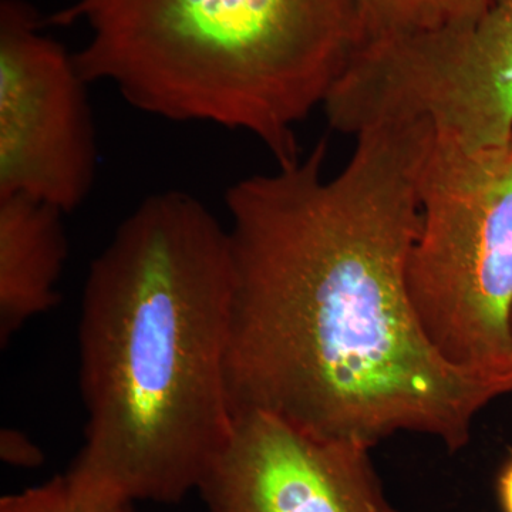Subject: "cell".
Returning <instances> with one entry per match:
<instances>
[{
    "mask_svg": "<svg viewBox=\"0 0 512 512\" xmlns=\"http://www.w3.org/2000/svg\"><path fill=\"white\" fill-rule=\"evenodd\" d=\"M355 137L335 177L323 175L320 140L296 163L225 195L234 412L272 414L369 450L416 433L457 451L501 393L440 356L407 292L434 131L402 121Z\"/></svg>",
    "mask_w": 512,
    "mask_h": 512,
    "instance_id": "6da1fadb",
    "label": "cell"
},
{
    "mask_svg": "<svg viewBox=\"0 0 512 512\" xmlns=\"http://www.w3.org/2000/svg\"><path fill=\"white\" fill-rule=\"evenodd\" d=\"M232 298L228 228L194 195L157 192L121 222L84 284L74 491L175 504L200 490L234 429Z\"/></svg>",
    "mask_w": 512,
    "mask_h": 512,
    "instance_id": "7a4b0ae2",
    "label": "cell"
},
{
    "mask_svg": "<svg viewBox=\"0 0 512 512\" xmlns=\"http://www.w3.org/2000/svg\"><path fill=\"white\" fill-rule=\"evenodd\" d=\"M74 55L89 83L171 121L245 131L278 167L301 158L295 127L323 106L360 45V0H77Z\"/></svg>",
    "mask_w": 512,
    "mask_h": 512,
    "instance_id": "3957f363",
    "label": "cell"
},
{
    "mask_svg": "<svg viewBox=\"0 0 512 512\" xmlns=\"http://www.w3.org/2000/svg\"><path fill=\"white\" fill-rule=\"evenodd\" d=\"M406 284L440 356L512 393V137L467 150L434 136Z\"/></svg>",
    "mask_w": 512,
    "mask_h": 512,
    "instance_id": "277c9868",
    "label": "cell"
},
{
    "mask_svg": "<svg viewBox=\"0 0 512 512\" xmlns=\"http://www.w3.org/2000/svg\"><path fill=\"white\" fill-rule=\"evenodd\" d=\"M356 130L423 120L467 150L512 137V0L471 22L360 46L338 87Z\"/></svg>",
    "mask_w": 512,
    "mask_h": 512,
    "instance_id": "5b68a950",
    "label": "cell"
},
{
    "mask_svg": "<svg viewBox=\"0 0 512 512\" xmlns=\"http://www.w3.org/2000/svg\"><path fill=\"white\" fill-rule=\"evenodd\" d=\"M25 0L0 2V195L70 212L92 191L97 137L74 55Z\"/></svg>",
    "mask_w": 512,
    "mask_h": 512,
    "instance_id": "8992f818",
    "label": "cell"
},
{
    "mask_svg": "<svg viewBox=\"0 0 512 512\" xmlns=\"http://www.w3.org/2000/svg\"><path fill=\"white\" fill-rule=\"evenodd\" d=\"M198 491L207 512H399L369 448L262 412L235 414L231 436Z\"/></svg>",
    "mask_w": 512,
    "mask_h": 512,
    "instance_id": "52a82bcc",
    "label": "cell"
},
{
    "mask_svg": "<svg viewBox=\"0 0 512 512\" xmlns=\"http://www.w3.org/2000/svg\"><path fill=\"white\" fill-rule=\"evenodd\" d=\"M64 212L28 195H0V340L55 308L67 258Z\"/></svg>",
    "mask_w": 512,
    "mask_h": 512,
    "instance_id": "ba28073f",
    "label": "cell"
},
{
    "mask_svg": "<svg viewBox=\"0 0 512 512\" xmlns=\"http://www.w3.org/2000/svg\"><path fill=\"white\" fill-rule=\"evenodd\" d=\"M488 2L490 0H360V45L471 22L484 12Z\"/></svg>",
    "mask_w": 512,
    "mask_h": 512,
    "instance_id": "9c48e42d",
    "label": "cell"
},
{
    "mask_svg": "<svg viewBox=\"0 0 512 512\" xmlns=\"http://www.w3.org/2000/svg\"><path fill=\"white\" fill-rule=\"evenodd\" d=\"M0 512H137L134 504L101 503L73 490L66 476L37 487L8 494L0 500Z\"/></svg>",
    "mask_w": 512,
    "mask_h": 512,
    "instance_id": "30bf717a",
    "label": "cell"
},
{
    "mask_svg": "<svg viewBox=\"0 0 512 512\" xmlns=\"http://www.w3.org/2000/svg\"><path fill=\"white\" fill-rule=\"evenodd\" d=\"M0 454L6 463L16 467H37L43 461L42 450L18 430L3 431L0 439Z\"/></svg>",
    "mask_w": 512,
    "mask_h": 512,
    "instance_id": "8fae6325",
    "label": "cell"
},
{
    "mask_svg": "<svg viewBox=\"0 0 512 512\" xmlns=\"http://www.w3.org/2000/svg\"><path fill=\"white\" fill-rule=\"evenodd\" d=\"M497 498L501 512H512V451L498 473Z\"/></svg>",
    "mask_w": 512,
    "mask_h": 512,
    "instance_id": "7c38bea8",
    "label": "cell"
}]
</instances>
